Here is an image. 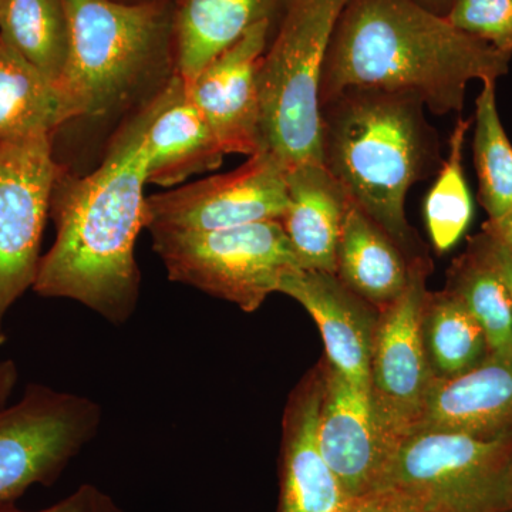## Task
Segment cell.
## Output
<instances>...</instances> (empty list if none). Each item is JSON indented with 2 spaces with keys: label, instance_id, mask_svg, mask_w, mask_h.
Instances as JSON below:
<instances>
[{
  "label": "cell",
  "instance_id": "obj_19",
  "mask_svg": "<svg viewBox=\"0 0 512 512\" xmlns=\"http://www.w3.org/2000/svg\"><path fill=\"white\" fill-rule=\"evenodd\" d=\"M335 275L377 309L396 301L409 284V259L352 198L340 232Z\"/></svg>",
  "mask_w": 512,
  "mask_h": 512
},
{
  "label": "cell",
  "instance_id": "obj_37",
  "mask_svg": "<svg viewBox=\"0 0 512 512\" xmlns=\"http://www.w3.org/2000/svg\"><path fill=\"white\" fill-rule=\"evenodd\" d=\"M3 0H0V9H2Z\"/></svg>",
  "mask_w": 512,
  "mask_h": 512
},
{
  "label": "cell",
  "instance_id": "obj_35",
  "mask_svg": "<svg viewBox=\"0 0 512 512\" xmlns=\"http://www.w3.org/2000/svg\"><path fill=\"white\" fill-rule=\"evenodd\" d=\"M508 490H510V500L512 507V451L510 456V463H508Z\"/></svg>",
  "mask_w": 512,
  "mask_h": 512
},
{
  "label": "cell",
  "instance_id": "obj_25",
  "mask_svg": "<svg viewBox=\"0 0 512 512\" xmlns=\"http://www.w3.org/2000/svg\"><path fill=\"white\" fill-rule=\"evenodd\" d=\"M494 80H485L476 100L474 165L478 200L488 220H500L512 212V144L497 109Z\"/></svg>",
  "mask_w": 512,
  "mask_h": 512
},
{
  "label": "cell",
  "instance_id": "obj_18",
  "mask_svg": "<svg viewBox=\"0 0 512 512\" xmlns=\"http://www.w3.org/2000/svg\"><path fill=\"white\" fill-rule=\"evenodd\" d=\"M288 210L281 222L299 264L336 274V252L349 194L323 163L286 170Z\"/></svg>",
  "mask_w": 512,
  "mask_h": 512
},
{
  "label": "cell",
  "instance_id": "obj_9",
  "mask_svg": "<svg viewBox=\"0 0 512 512\" xmlns=\"http://www.w3.org/2000/svg\"><path fill=\"white\" fill-rule=\"evenodd\" d=\"M53 136L0 141V348L5 318L35 285L40 245L60 167Z\"/></svg>",
  "mask_w": 512,
  "mask_h": 512
},
{
  "label": "cell",
  "instance_id": "obj_26",
  "mask_svg": "<svg viewBox=\"0 0 512 512\" xmlns=\"http://www.w3.org/2000/svg\"><path fill=\"white\" fill-rule=\"evenodd\" d=\"M473 119H458L451 133L450 151L424 202V218L433 247L439 254L450 251L466 234L473 218V201L464 175L466 137Z\"/></svg>",
  "mask_w": 512,
  "mask_h": 512
},
{
  "label": "cell",
  "instance_id": "obj_13",
  "mask_svg": "<svg viewBox=\"0 0 512 512\" xmlns=\"http://www.w3.org/2000/svg\"><path fill=\"white\" fill-rule=\"evenodd\" d=\"M272 22L256 23L191 83L184 84L225 154L254 156L262 150L259 69Z\"/></svg>",
  "mask_w": 512,
  "mask_h": 512
},
{
  "label": "cell",
  "instance_id": "obj_29",
  "mask_svg": "<svg viewBox=\"0 0 512 512\" xmlns=\"http://www.w3.org/2000/svg\"><path fill=\"white\" fill-rule=\"evenodd\" d=\"M94 485L84 484L82 487L77 488L76 491L69 497L64 498L52 507L46 508V510L35 511V512H89L90 503H92ZM0 512H29L19 510L15 505V501H5L0 503Z\"/></svg>",
  "mask_w": 512,
  "mask_h": 512
},
{
  "label": "cell",
  "instance_id": "obj_17",
  "mask_svg": "<svg viewBox=\"0 0 512 512\" xmlns=\"http://www.w3.org/2000/svg\"><path fill=\"white\" fill-rule=\"evenodd\" d=\"M158 94L160 104L146 136L147 183L177 187L192 175L220 168L224 150L183 80L173 76Z\"/></svg>",
  "mask_w": 512,
  "mask_h": 512
},
{
  "label": "cell",
  "instance_id": "obj_22",
  "mask_svg": "<svg viewBox=\"0 0 512 512\" xmlns=\"http://www.w3.org/2000/svg\"><path fill=\"white\" fill-rule=\"evenodd\" d=\"M446 291L456 296L487 336L491 355L512 359V302L491 239L483 231L448 269Z\"/></svg>",
  "mask_w": 512,
  "mask_h": 512
},
{
  "label": "cell",
  "instance_id": "obj_23",
  "mask_svg": "<svg viewBox=\"0 0 512 512\" xmlns=\"http://www.w3.org/2000/svg\"><path fill=\"white\" fill-rule=\"evenodd\" d=\"M421 335L433 377L461 375L491 355L484 330L446 289L424 296Z\"/></svg>",
  "mask_w": 512,
  "mask_h": 512
},
{
  "label": "cell",
  "instance_id": "obj_33",
  "mask_svg": "<svg viewBox=\"0 0 512 512\" xmlns=\"http://www.w3.org/2000/svg\"><path fill=\"white\" fill-rule=\"evenodd\" d=\"M89 512H123L117 507V504L104 494L99 488L94 487L92 495V503H90Z\"/></svg>",
  "mask_w": 512,
  "mask_h": 512
},
{
  "label": "cell",
  "instance_id": "obj_3",
  "mask_svg": "<svg viewBox=\"0 0 512 512\" xmlns=\"http://www.w3.org/2000/svg\"><path fill=\"white\" fill-rule=\"evenodd\" d=\"M417 94L349 87L320 106L322 163L410 262L427 256L406 218L410 188L439 173V134Z\"/></svg>",
  "mask_w": 512,
  "mask_h": 512
},
{
  "label": "cell",
  "instance_id": "obj_36",
  "mask_svg": "<svg viewBox=\"0 0 512 512\" xmlns=\"http://www.w3.org/2000/svg\"><path fill=\"white\" fill-rule=\"evenodd\" d=\"M503 512H512V507L511 508H507V510H505Z\"/></svg>",
  "mask_w": 512,
  "mask_h": 512
},
{
  "label": "cell",
  "instance_id": "obj_5",
  "mask_svg": "<svg viewBox=\"0 0 512 512\" xmlns=\"http://www.w3.org/2000/svg\"><path fill=\"white\" fill-rule=\"evenodd\" d=\"M70 49L62 84L77 117H101L133 94L164 36L158 3L63 0Z\"/></svg>",
  "mask_w": 512,
  "mask_h": 512
},
{
  "label": "cell",
  "instance_id": "obj_31",
  "mask_svg": "<svg viewBox=\"0 0 512 512\" xmlns=\"http://www.w3.org/2000/svg\"><path fill=\"white\" fill-rule=\"evenodd\" d=\"M483 232L504 247L512 248V212L500 220H488L483 225Z\"/></svg>",
  "mask_w": 512,
  "mask_h": 512
},
{
  "label": "cell",
  "instance_id": "obj_30",
  "mask_svg": "<svg viewBox=\"0 0 512 512\" xmlns=\"http://www.w3.org/2000/svg\"><path fill=\"white\" fill-rule=\"evenodd\" d=\"M19 380V369L13 360L0 362V412L9 406V399Z\"/></svg>",
  "mask_w": 512,
  "mask_h": 512
},
{
  "label": "cell",
  "instance_id": "obj_20",
  "mask_svg": "<svg viewBox=\"0 0 512 512\" xmlns=\"http://www.w3.org/2000/svg\"><path fill=\"white\" fill-rule=\"evenodd\" d=\"M288 0H183L175 18V76L191 83L261 20H274Z\"/></svg>",
  "mask_w": 512,
  "mask_h": 512
},
{
  "label": "cell",
  "instance_id": "obj_32",
  "mask_svg": "<svg viewBox=\"0 0 512 512\" xmlns=\"http://www.w3.org/2000/svg\"><path fill=\"white\" fill-rule=\"evenodd\" d=\"M491 244H493L495 259H497L498 268H500L501 275H503L512 302V248L504 247V245L495 242L494 239H491Z\"/></svg>",
  "mask_w": 512,
  "mask_h": 512
},
{
  "label": "cell",
  "instance_id": "obj_15",
  "mask_svg": "<svg viewBox=\"0 0 512 512\" xmlns=\"http://www.w3.org/2000/svg\"><path fill=\"white\" fill-rule=\"evenodd\" d=\"M426 430L512 436V359L490 355L461 375L433 377L412 433Z\"/></svg>",
  "mask_w": 512,
  "mask_h": 512
},
{
  "label": "cell",
  "instance_id": "obj_1",
  "mask_svg": "<svg viewBox=\"0 0 512 512\" xmlns=\"http://www.w3.org/2000/svg\"><path fill=\"white\" fill-rule=\"evenodd\" d=\"M160 94L117 131L103 163L73 177L60 170L50 201L56 239L40 259L33 291L70 299L111 325L127 323L140 296L136 242L146 228L147 128Z\"/></svg>",
  "mask_w": 512,
  "mask_h": 512
},
{
  "label": "cell",
  "instance_id": "obj_11",
  "mask_svg": "<svg viewBox=\"0 0 512 512\" xmlns=\"http://www.w3.org/2000/svg\"><path fill=\"white\" fill-rule=\"evenodd\" d=\"M288 210L286 168L261 150L227 174L151 195L148 231H215L279 220Z\"/></svg>",
  "mask_w": 512,
  "mask_h": 512
},
{
  "label": "cell",
  "instance_id": "obj_24",
  "mask_svg": "<svg viewBox=\"0 0 512 512\" xmlns=\"http://www.w3.org/2000/svg\"><path fill=\"white\" fill-rule=\"evenodd\" d=\"M0 36L47 79L62 84L70 49L63 0H3Z\"/></svg>",
  "mask_w": 512,
  "mask_h": 512
},
{
  "label": "cell",
  "instance_id": "obj_10",
  "mask_svg": "<svg viewBox=\"0 0 512 512\" xmlns=\"http://www.w3.org/2000/svg\"><path fill=\"white\" fill-rule=\"evenodd\" d=\"M431 269L429 256L410 262L406 289L396 301L379 309L369 393L377 423L393 453L416 427L433 380L421 335V308Z\"/></svg>",
  "mask_w": 512,
  "mask_h": 512
},
{
  "label": "cell",
  "instance_id": "obj_2",
  "mask_svg": "<svg viewBox=\"0 0 512 512\" xmlns=\"http://www.w3.org/2000/svg\"><path fill=\"white\" fill-rule=\"evenodd\" d=\"M511 56L414 0H349L322 74L320 106L349 87L417 94L437 114L461 113L468 83L494 80Z\"/></svg>",
  "mask_w": 512,
  "mask_h": 512
},
{
  "label": "cell",
  "instance_id": "obj_27",
  "mask_svg": "<svg viewBox=\"0 0 512 512\" xmlns=\"http://www.w3.org/2000/svg\"><path fill=\"white\" fill-rule=\"evenodd\" d=\"M446 19L512 57V0H456Z\"/></svg>",
  "mask_w": 512,
  "mask_h": 512
},
{
  "label": "cell",
  "instance_id": "obj_6",
  "mask_svg": "<svg viewBox=\"0 0 512 512\" xmlns=\"http://www.w3.org/2000/svg\"><path fill=\"white\" fill-rule=\"evenodd\" d=\"M168 279L258 311L286 276L301 269L279 220L215 231H151Z\"/></svg>",
  "mask_w": 512,
  "mask_h": 512
},
{
  "label": "cell",
  "instance_id": "obj_12",
  "mask_svg": "<svg viewBox=\"0 0 512 512\" xmlns=\"http://www.w3.org/2000/svg\"><path fill=\"white\" fill-rule=\"evenodd\" d=\"M319 372V451L345 494L359 497L382 487L393 450L377 423L369 390L350 383L328 360Z\"/></svg>",
  "mask_w": 512,
  "mask_h": 512
},
{
  "label": "cell",
  "instance_id": "obj_34",
  "mask_svg": "<svg viewBox=\"0 0 512 512\" xmlns=\"http://www.w3.org/2000/svg\"><path fill=\"white\" fill-rule=\"evenodd\" d=\"M414 2L419 3L421 8L429 10L434 15L446 18L456 0H414Z\"/></svg>",
  "mask_w": 512,
  "mask_h": 512
},
{
  "label": "cell",
  "instance_id": "obj_14",
  "mask_svg": "<svg viewBox=\"0 0 512 512\" xmlns=\"http://www.w3.org/2000/svg\"><path fill=\"white\" fill-rule=\"evenodd\" d=\"M279 292L311 313L322 333L329 365L350 383L369 390L379 309L328 272L298 269L286 276Z\"/></svg>",
  "mask_w": 512,
  "mask_h": 512
},
{
  "label": "cell",
  "instance_id": "obj_4",
  "mask_svg": "<svg viewBox=\"0 0 512 512\" xmlns=\"http://www.w3.org/2000/svg\"><path fill=\"white\" fill-rule=\"evenodd\" d=\"M349 0H288L259 69L262 150L286 170L322 163L319 84Z\"/></svg>",
  "mask_w": 512,
  "mask_h": 512
},
{
  "label": "cell",
  "instance_id": "obj_28",
  "mask_svg": "<svg viewBox=\"0 0 512 512\" xmlns=\"http://www.w3.org/2000/svg\"><path fill=\"white\" fill-rule=\"evenodd\" d=\"M342 512H424L419 504L393 487H380L350 498Z\"/></svg>",
  "mask_w": 512,
  "mask_h": 512
},
{
  "label": "cell",
  "instance_id": "obj_8",
  "mask_svg": "<svg viewBox=\"0 0 512 512\" xmlns=\"http://www.w3.org/2000/svg\"><path fill=\"white\" fill-rule=\"evenodd\" d=\"M101 414L89 397L28 384L18 403L0 412V503L55 483L97 436Z\"/></svg>",
  "mask_w": 512,
  "mask_h": 512
},
{
  "label": "cell",
  "instance_id": "obj_21",
  "mask_svg": "<svg viewBox=\"0 0 512 512\" xmlns=\"http://www.w3.org/2000/svg\"><path fill=\"white\" fill-rule=\"evenodd\" d=\"M73 119L76 110L62 87L0 36V141L53 136Z\"/></svg>",
  "mask_w": 512,
  "mask_h": 512
},
{
  "label": "cell",
  "instance_id": "obj_16",
  "mask_svg": "<svg viewBox=\"0 0 512 512\" xmlns=\"http://www.w3.org/2000/svg\"><path fill=\"white\" fill-rule=\"evenodd\" d=\"M319 402L320 372L316 369L302 380L286 404L278 512H342L349 503L319 451Z\"/></svg>",
  "mask_w": 512,
  "mask_h": 512
},
{
  "label": "cell",
  "instance_id": "obj_7",
  "mask_svg": "<svg viewBox=\"0 0 512 512\" xmlns=\"http://www.w3.org/2000/svg\"><path fill=\"white\" fill-rule=\"evenodd\" d=\"M511 451L512 436L414 431L394 450L382 487L409 495L424 512H503L511 508Z\"/></svg>",
  "mask_w": 512,
  "mask_h": 512
}]
</instances>
